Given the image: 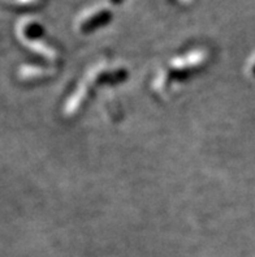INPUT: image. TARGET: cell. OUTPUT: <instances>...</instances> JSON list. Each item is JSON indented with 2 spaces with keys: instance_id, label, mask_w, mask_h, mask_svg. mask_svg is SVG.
Returning <instances> with one entry per match:
<instances>
[{
  "instance_id": "3",
  "label": "cell",
  "mask_w": 255,
  "mask_h": 257,
  "mask_svg": "<svg viewBox=\"0 0 255 257\" xmlns=\"http://www.w3.org/2000/svg\"><path fill=\"white\" fill-rule=\"evenodd\" d=\"M20 39H23L24 42L46 56L51 62H58L59 52L58 50L54 49V46L46 42V29L42 23H39L37 19L33 17H25L19 23L17 26Z\"/></svg>"
},
{
  "instance_id": "5",
  "label": "cell",
  "mask_w": 255,
  "mask_h": 257,
  "mask_svg": "<svg viewBox=\"0 0 255 257\" xmlns=\"http://www.w3.org/2000/svg\"><path fill=\"white\" fill-rule=\"evenodd\" d=\"M20 80L34 81V80H45L51 77V71L39 67H21L19 71Z\"/></svg>"
},
{
  "instance_id": "9",
  "label": "cell",
  "mask_w": 255,
  "mask_h": 257,
  "mask_svg": "<svg viewBox=\"0 0 255 257\" xmlns=\"http://www.w3.org/2000/svg\"><path fill=\"white\" fill-rule=\"evenodd\" d=\"M180 2H182V3H185V4H189V3H191L193 0H180Z\"/></svg>"
},
{
  "instance_id": "6",
  "label": "cell",
  "mask_w": 255,
  "mask_h": 257,
  "mask_svg": "<svg viewBox=\"0 0 255 257\" xmlns=\"http://www.w3.org/2000/svg\"><path fill=\"white\" fill-rule=\"evenodd\" d=\"M15 2L24 7H34L42 3V0H15Z\"/></svg>"
},
{
  "instance_id": "4",
  "label": "cell",
  "mask_w": 255,
  "mask_h": 257,
  "mask_svg": "<svg viewBox=\"0 0 255 257\" xmlns=\"http://www.w3.org/2000/svg\"><path fill=\"white\" fill-rule=\"evenodd\" d=\"M113 13L108 6H97L85 11L77 20V30L81 34L97 32L112 21Z\"/></svg>"
},
{
  "instance_id": "2",
  "label": "cell",
  "mask_w": 255,
  "mask_h": 257,
  "mask_svg": "<svg viewBox=\"0 0 255 257\" xmlns=\"http://www.w3.org/2000/svg\"><path fill=\"white\" fill-rule=\"evenodd\" d=\"M129 72L125 67H111V65H98L91 69L85 77L81 85L78 86L75 94H72L69 101L65 104V114L68 116L76 115L81 110L82 106L90 101L93 93L98 86L102 85H117L126 81Z\"/></svg>"
},
{
  "instance_id": "8",
  "label": "cell",
  "mask_w": 255,
  "mask_h": 257,
  "mask_svg": "<svg viewBox=\"0 0 255 257\" xmlns=\"http://www.w3.org/2000/svg\"><path fill=\"white\" fill-rule=\"evenodd\" d=\"M249 71H250V73H251V76H254V77H255V56L252 58L251 63H250Z\"/></svg>"
},
{
  "instance_id": "1",
  "label": "cell",
  "mask_w": 255,
  "mask_h": 257,
  "mask_svg": "<svg viewBox=\"0 0 255 257\" xmlns=\"http://www.w3.org/2000/svg\"><path fill=\"white\" fill-rule=\"evenodd\" d=\"M208 51L204 49L191 50L185 55L177 56L160 69L152 82V89L156 93H167L176 84L187 81L195 73L204 68L208 63Z\"/></svg>"
},
{
  "instance_id": "7",
  "label": "cell",
  "mask_w": 255,
  "mask_h": 257,
  "mask_svg": "<svg viewBox=\"0 0 255 257\" xmlns=\"http://www.w3.org/2000/svg\"><path fill=\"white\" fill-rule=\"evenodd\" d=\"M108 6H120L121 3H124L125 0H106Z\"/></svg>"
}]
</instances>
